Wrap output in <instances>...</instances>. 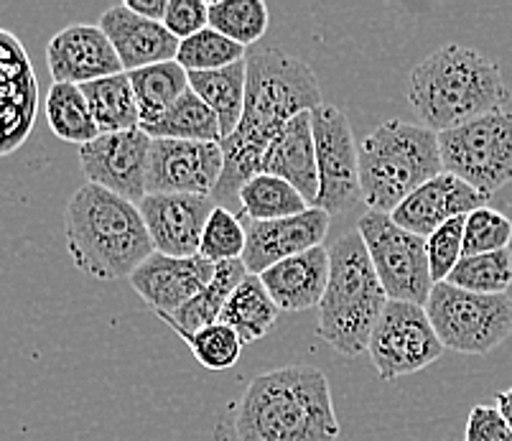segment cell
I'll return each mask as SVG.
<instances>
[{
    "label": "cell",
    "instance_id": "cell-1",
    "mask_svg": "<svg viewBox=\"0 0 512 441\" xmlns=\"http://www.w3.org/2000/svg\"><path fill=\"white\" fill-rule=\"evenodd\" d=\"M245 110L237 131L220 143L225 171L214 189L217 207L240 210V189L260 174V161L268 143L283 125L301 113L321 108V90L314 69L283 49H260L245 57Z\"/></svg>",
    "mask_w": 512,
    "mask_h": 441
},
{
    "label": "cell",
    "instance_id": "cell-2",
    "mask_svg": "<svg viewBox=\"0 0 512 441\" xmlns=\"http://www.w3.org/2000/svg\"><path fill=\"white\" fill-rule=\"evenodd\" d=\"M332 385L319 368L286 365L253 378L235 411L240 441H337Z\"/></svg>",
    "mask_w": 512,
    "mask_h": 441
},
{
    "label": "cell",
    "instance_id": "cell-3",
    "mask_svg": "<svg viewBox=\"0 0 512 441\" xmlns=\"http://www.w3.org/2000/svg\"><path fill=\"white\" fill-rule=\"evenodd\" d=\"M510 90L500 64L477 49L446 44L428 54L411 72L408 102L423 128L434 133L454 131L492 110L505 108Z\"/></svg>",
    "mask_w": 512,
    "mask_h": 441
},
{
    "label": "cell",
    "instance_id": "cell-4",
    "mask_svg": "<svg viewBox=\"0 0 512 441\" xmlns=\"http://www.w3.org/2000/svg\"><path fill=\"white\" fill-rule=\"evenodd\" d=\"M64 238L72 263L97 281L130 278L153 250L138 204L82 184L64 212Z\"/></svg>",
    "mask_w": 512,
    "mask_h": 441
},
{
    "label": "cell",
    "instance_id": "cell-5",
    "mask_svg": "<svg viewBox=\"0 0 512 441\" xmlns=\"http://www.w3.org/2000/svg\"><path fill=\"white\" fill-rule=\"evenodd\" d=\"M388 301L360 232L342 235L329 248V283L316 324L321 340L344 357L365 355Z\"/></svg>",
    "mask_w": 512,
    "mask_h": 441
},
{
    "label": "cell",
    "instance_id": "cell-6",
    "mask_svg": "<svg viewBox=\"0 0 512 441\" xmlns=\"http://www.w3.org/2000/svg\"><path fill=\"white\" fill-rule=\"evenodd\" d=\"M360 189L370 212L393 215L403 199L444 174L439 133L423 125L385 120L360 143Z\"/></svg>",
    "mask_w": 512,
    "mask_h": 441
},
{
    "label": "cell",
    "instance_id": "cell-7",
    "mask_svg": "<svg viewBox=\"0 0 512 441\" xmlns=\"http://www.w3.org/2000/svg\"><path fill=\"white\" fill-rule=\"evenodd\" d=\"M426 314L444 350L462 355H487L512 334L510 294H472L451 283H436Z\"/></svg>",
    "mask_w": 512,
    "mask_h": 441
},
{
    "label": "cell",
    "instance_id": "cell-8",
    "mask_svg": "<svg viewBox=\"0 0 512 441\" xmlns=\"http://www.w3.org/2000/svg\"><path fill=\"white\" fill-rule=\"evenodd\" d=\"M441 164L469 187L492 197L512 181V113L492 110L454 131L439 133Z\"/></svg>",
    "mask_w": 512,
    "mask_h": 441
},
{
    "label": "cell",
    "instance_id": "cell-9",
    "mask_svg": "<svg viewBox=\"0 0 512 441\" xmlns=\"http://www.w3.org/2000/svg\"><path fill=\"white\" fill-rule=\"evenodd\" d=\"M357 232L388 299L426 306L434 291L426 238L403 230L383 212H365L357 222Z\"/></svg>",
    "mask_w": 512,
    "mask_h": 441
},
{
    "label": "cell",
    "instance_id": "cell-10",
    "mask_svg": "<svg viewBox=\"0 0 512 441\" xmlns=\"http://www.w3.org/2000/svg\"><path fill=\"white\" fill-rule=\"evenodd\" d=\"M444 352L426 306L388 301L372 329L367 355L380 380H398L421 373Z\"/></svg>",
    "mask_w": 512,
    "mask_h": 441
},
{
    "label": "cell",
    "instance_id": "cell-11",
    "mask_svg": "<svg viewBox=\"0 0 512 441\" xmlns=\"http://www.w3.org/2000/svg\"><path fill=\"white\" fill-rule=\"evenodd\" d=\"M311 131L316 146L319 197L314 207L327 215H344L362 202L360 161L355 133L347 115L334 105H321L311 113Z\"/></svg>",
    "mask_w": 512,
    "mask_h": 441
},
{
    "label": "cell",
    "instance_id": "cell-12",
    "mask_svg": "<svg viewBox=\"0 0 512 441\" xmlns=\"http://www.w3.org/2000/svg\"><path fill=\"white\" fill-rule=\"evenodd\" d=\"M151 136L141 128L120 133H100L92 143L79 148V169L87 184L107 189L133 204L146 197Z\"/></svg>",
    "mask_w": 512,
    "mask_h": 441
},
{
    "label": "cell",
    "instance_id": "cell-13",
    "mask_svg": "<svg viewBox=\"0 0 512 441\" xmlns=\"http://www.w3.org/2000/svg\"><path fill=\"white\" fill-rule=\"evenodd\" d=\"M222 171H225V153L220 143L151 138L146 192L212 197Z\"/></svg>",
    "mask_w": 512,
    "mask_h": 441
},
{
    "label": "cell",
    "instance_id": "cell-14",
    "mask_svg": "<svg viewBox=\"0 0 512 441\" xmlns=\"http://www.w3.org/2000/svg\"><path fill=\"white\" fill-rule=\"evenodd\" d=\"M214 207L212 197L192 194H146L138 204L153 250L171 258L199 255L204 225Z\"/></svg>",
    "mask_w": 512,
    "mask_h": 441
},
{
    "label": "cell",
    "instance_id": "cell-15",
    "mask_svg": "<svg viewBox=\"0 0 512 441\" xmlns=\"http://www.w3.org/2000/svg\"><path fill=\"white\" fill-rule=\"evenodd\" d=\"M36 74L21 41L0 29V156L16 151L34 128Z\"/></svg>",
    "mask_w": 512,
    "mask_h": 441
},
{
    "label": "cell",
    "instance_id": "cell-16",
    "mask_svg": "<svg viewBox=\"0 0 512 441\" xmlns=\"http://www.w3.org/2000/svg\"><path fill=\"white\" fill-rule=\"evenodd\" d=\"M329 227H332V215H327L319 207H309L301 215L283 217V220L248 222L245 225L248 243H245L242 263H245L248 273L260 276L286 258L324 245Z\"/></svg>",
    "mask_w": 512,
    "mask_h": 441
},
{
    "label": "cell",
    "instance_id": "cell-17",
    "mask_svg": "<svg viewBox=\"0 0 512 441\" xmlns=\"http://www.w3.org/2000/svg\"><path fill=\"white\" fill-rule=\"evenodd\" d=\"M214 278V263L204 261L202 255L194 258H171V255L153 253L128 278L133 291L156 311L158 317L174 314L184 304L202 294Z\"/></svg>",
    "mask_w": 512,
    "mask_h": 441
},
{
    "label": "cell",
    "instance_id": "cell-18",
    "mask_svg": "<svg viewBox=\"0 0 512 441\" xmlns=\"http://www.w3.org/2000/svg\"><path fill=\"white\" fill-rule=\"evenodd\" d=\"M46 64L51 80L79 87L123 72L113 44L107 41L100 26L90 23H74L51 36L46 46Z\"/></svg>",
    "mask_w": 512,
    "mask_h": 441
},
{
    "label": "cell",
    "instance_id": "cell-19",
    "mask_svg": "<svg viewBox=\"0 0 512 441\" xmlns=\"http://www.w3.org/2000/svg\"><path fill=\"white\" fill-rule=\"evenodd\" d=\"M487 202H490L487 194L477 192L467 181L444 171L403 199L390 217L403 230L413 232L418 238H428L449 220L472 215L479 207H487Z\"/></svg>",
    "mask_w": 512,
    "mask_h": 441
},
{
    "label": "cell",
    "instance_id": "cell-20",
    "mask_svg": "<svg viewBox=\"0 0 512 441\" xmlns=\"http://www.w3.org/2000/svg\"><path fill=\"white\" fill-rule=\"evenodd\" d=\"M102 34L113 44L118 54L123 72H136V69L153 67V64L176 62L181 41L171 36L164 23L148 21L128 11V6L107 8L100 16Z\"/></svg>",
    "mask_w": 512,
    "mask_h": 441
},
{
    "label": "cell",
    "instance_id": "cell-21",
    "mask_svg": "<svg viewBox=\"0 0 512 441\" xmlns=\"http://www.w3.org/2000/svg\"><path fill=\"white\" fill-rule=\"evenodd\" d=\"M260 171L288 181L309 202V207H314L316 197H319V171H316L311 113L296 115L283 125L278 136L265 148Z\"/></svg>",
    "mask_w": 512,
    "mask_h": 441
},
{
    "label": "cell",
    "instance_id": "cell-22",
    "mask_svg": "<svg viewBox=\"0 0 512 441\" xmlns=\"http://www.w3.org/2000/svg\"><path fill=\"white\" fill-rule=\"evenodd\" d=\"M260 281L281 311L314 309L324 299L329 283V248L293 255L260 273Z\"/></svg>",
    "mask_w": 512,
    "mask_h": 441
},
{
    "label": "cell",
    "instance_id": "cell-23",
    "mask_svg": "<svg viewBox=\"0 0 512 441\" xmlns=\"http://www.w3.org/2000/svg\"><path fill=\"white\" fill-rule=\"evenodd\" d=\"M248 276V268L242 261H227L217 263L214 266V278L207 283V289L202 294L194 296L189 304H184L181 309H176L174 314H164V322L179 334L181 340H189L194 332L209 327V324L220 322V314L225 309L227 299L232 296V291L240 286Z\"/></svg>",
    "mask_w": 512,
    "mask_h": 441
},
{
    "label": "cell",
    "instance_id": "cell-24",
    "mask_svg": "<svg viewBox=\"0 0 512 441\" xmlns=\"http://www.w3.org/2000/svg\"><path fill=\"white\" fill-rule=\"evenodd\" d=\"M245 59L232 67L214 69V72H189V90L217 115L222 141L237 131L245 110Z\"/></svg>",
    "mask_w": 512,
    "mask_h": 441
},
{
    "label": "cell",
    "instance_id": "cell-25",
    "mask_svg": "<svg viewBox=\"0 0 512 441\" xmlns=\"http://www.w3.org/2000/svg\"><path fill=\"white\" fill-rule=\"evenodd\" d=\"M278 314H281V309L271 299V294L263 286L260 276L248 273L245 281L227 299L225 309L220 314V322L235 329L242 345H250V342L263 340L265 334L276 327Z\"/></svg>",
    "mask_w": 512,
    "mask_h": 441
},
{
    "label": "cell",
    "instance_id": "cell-26",
    "mask_svg": "<svg viewBox=\"0 0 512 441\" xmlns=\"http://www.w3.org/2000/svg\"><path fill=\"white\" fill-rule=\"evenodd\" d=\"M82 95L90 102V110L95 115V123L100 133H120L141 128V113L133 85L128 74L120 72L105 80H95L82 85Z\"/></svg>",
    "mask_w": 512,
    "mask_h": 441
},
{
    "label": "cell",
    "instance_id": "cell-27",
    "mask_svg": "<svg viewBox=\"0 0 512 441\" xmlns=\"http://www.w3.org/2000/svg\"><path fill=\"white\" fill-rule=\"evenodd\" d=\"M141 131L151 138H169V141L222 143L217 115L192 90H186L161 118L153 120L151 125H143Z\"/></svg>",
    "mask_w": 512,
    "mask_h": 441
},
{
    "label": "cell",
    "instance_id": "cell-28",
    "mask_svg": "<svg viewBox=\"0 0 512 441\" xmlns=\"http://www.w3.org/2000/svg\"><path fill=\"white\" fill-rule=\"evenodd\" d=\"M125 74H128L133 92H136L141 128L161 118L189 90V72L179 62L153 64V67L136 69V72Z\"/></svg>",
    "mask_w": 512,
    "mask_h": 441
},
{
    "label": "cell",
    "instance_id": "cell-29",
    "mask_svg": "<svg viewBox=\"0 0 512 441\" xmlns=\"http://www.w3.org/2000/svg\"><path fill=\"white\" fill-rule=\"evenodd\" d=\"M44 110L51 133L62 138L64 143H74V146L82 148L100 136V128L95 123L90 102L82 95V87L79 85L54 82L49 87V95H46Z\"/></svg>",
    "mask_w": 512,
    "mask_h": 441
},
{
    "label": "cell",
    "instance_id": "cell-30",
    "mask_svg": "<svg viewBox=\"0 0 512 441\" xmlns=\"http://www.w3.org/2000/svg\"><path fill=\"white\" fill-rule=\"evenodd\" d=\"M237 199H240V215L248 217V222L283 220L309 210V202L288 181L263 171L245 181Z\"/></svg>",
    "mask_w": 512,
    "mask_h": 441
},
{
    "label": "cell",
    "instance_id": "cell-31",
    "mask_svg": "<svg viewBox=\"0 0 512 441\" xmlns=\"http://www.w3.org/2000/svg\"><path fill=\"white\" fill-rule=\"evenodd\" d=\"M271 11L263 0H214L209 3V29L240 46H253L268 31Z\"/></svg>",
    "mask_w": 512,
    "mask_h": 441
},
{
    "label": "cell",
    "instance_id": "cell-32",
    "mask_svg": "<svg viewBox=\"0 0 512 441\" xmlns=\"http://www.w3.org/2000/svg\"><path fill=\"white\" fill-rule=\"evenodd\" d=\"M446 283L456 289L472 291V294H507L512 286V248L497 250V253L464 255Z\"/></svg>",
    "mask_w": 512,
    "mask_h": 441
},
{
    "label": "cell",
    "instance_id": "cell-33",
    "mask_svg": "<svg viewBox=\"0 0 512 441\" xmlns=\"http://www.w3.org/2000/svg\"><path fill=\"white\" fill-rule=\"evenodd\" d=\"M242 59H245V46L235 44L214 29H204L192 39H184L176 54V62L186 72H214V69L232 67Z\"/></svg>",
    "mask_w": 512,
    "mask_h": 441
},
{
    "label": "cell",
    "instance_id": "cell-34",
    "mask_svg": "<svg viewBox=\"0 0 512 441\" xmlns=\"http://www.w3.org/2000/svg\"><path fill=\"white\" fill-rule=\"evenodd\" d=\"M245 243H248V232L240 222V215L225 210V207H214L204 225L199 255L214 266L227 261H242Z\"/></svg>",
    "mask_w": 512,
    "mask_h": 441
},
{
    "label": "cell",
    "instance_id": "cell-35",
    "mask_svg": "<svg viewBox=\"0 0 512 441\" xmlns=\"http://www.w3.org/2000/svg\"><path fill=\"white\" fill-rule=\"evenodd\" d=\"M192 355L197 357V362L202 368L214 370V373H220V370L232 368L242 355V340L235 334V329H230L227 324L214 322L209 327L199 329L194 332L189 340H186Z\"/></svg>",
    "mask_w": 512,
    "mask_h": 441
},
{
    "label": "cell",
    "instance_id": "cell-36",
    "mask_svg": "<svg viewBox=\"0 0 512 441\" xmlns=\"http://www.w3.org/2000/svg\"><path fill=\"white\" fill-rule=\"evenodd\" d=\"M512 220L492 207H479L464 220V255L512 248Z\"/></svg>",
    "mask_w": 512,
    "mask_h": 441
},
{
    "label": "cell",
    "instance_id": "cell-37",
    "mask_svg": "<svg viewBox=\"0 0 512 441\" xmlns=\"http://www.w3.org/2000/svg\"><path fill=\"white\" fill-rule=\"evenodd\" d=\"M464 220H467V217L449 220L446 225H441L439 230L431 232L426 238L428 266H431L434 286L436 283L449 281L456 263L464 258Z\"/></svg>",
    "mask_w": 512,
    "mask_h": 441
},
{
    "label": "cell",
    "instance_id": "cell-38",
    "mask_svg": "<svg viewBox=\"0 0 512 441\" xmlns=\"http://www.w3.org/2000/svg\"><path fill=\"white\" fill-rule=\"evenodd\" d=\"M164 26L179 41L192 39L199 31L209 29V3H204V0H169Z\"/></svg>",
    "mask_w": 512,
    "mask_h": 441
},
{
    "label": "cell",
    "instance_id": "cell-39",
    "mask_svg": "<svg viewBox=\"0 0 512 441\" xmlns=\"http://www.w3.org/2000/svg\"><path fill=\"white\" fill-rule=\"evenodd\" d=\"M464 441H512L510 426L505 424L497 406H474L467 419V439Z\"/></svg>",
    "mask_w": 512,
    "mask_h": 441
},
{
    "label": "cell",
    "instance_id": "cell-40",
    "mask_svg": "<svg viewBox=\"0 0 512 441\" xmlns=\"http://www.w3.org/2000/svg\"><path fill=\"white\" fill-rule=\"evenodd\" d=\"M125 6H128V11L136 13V16L148 18V21L164 23L166 8H169V0H128Z\"/></svg>",
    "mask_w": 512,
    "mask_h": 441
},
{
    "label": "cell",
    "instance_id": "cell-41",
    "mask_svg": "<svg viewBox=\"0 0 512 441\" xmlns=\"http://www.w3.org/2000/svg\"><path fill=\"white\" fill-rule=\"evenodd\" d=\"M495 406H497V411L502 413V419H505V424L510 426V431H512V388H507V391L497 393V396H495Z\"/></svg>",
    "mask_w": 512,
    "mask_h": 441
}]
</instances>
